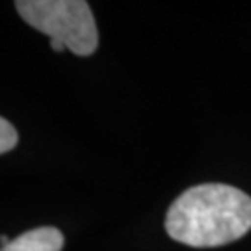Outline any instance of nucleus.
Returning a JSON list of instances; mask_svg holds the SVG:
<instances>
[{
	"label": "nucleus",
	"instance_id": "f257e3e1",
	"mask_svg": "<svg viewBox=\"0 0 251 251\" xmlns=\"http://www.w3.org/2000/svg\"><path fill=\"white\" fill-rule=\"evenodd\" d=\"M251 229V198L229 184H198L171 203L166 231L192 248L231 244Z\"/></svg>",
	"mask_w": 251,
	"mask_h": 251
},
{
	"label": "nucleus",
	"instance_id": "f03ea898",
	"mask_svg": "<svg viewBox=\"0 0 251 251\" xmlns=\"http://www.w3.org/2000/svg\"><path fill=\"white\" fill-rule=\"evenodd\" d=\"M15 8L30 26L76 56H91L99 47L95 17L84 0H19Z\"/></svg>",
	"mask_w": 251,
	"mask_h": 251
},
{
	"label": "nucleus",
	"instance_id": "7ed1b4c3",
	"mask_svg": "<svg viewBox=\"0 0 251 251\" xmlns=\"http://www.w3.org/2000/svg\"><path fill=\"white\" fill-rule=\"evenodd\" d=\"M65 238L56 227H37L19 234L0 251H62Z\"/></svg>",
	"mask_w": 251,
	"mask_h": 251
},
{
	"label": "nucleus",
	"instance_id": "20e7f679",
	"mask_svg": "<svg viewBox=\"0 0 251 251\" xmlns=\"http://www.w3.org/2000/svg\"><path fill=\"white\" fill-rule=\"evenodd\" d=\"M19 144V134L15 126L9 123L8 119L0 116V154L13 151Z\"/></svg>",
	"mask_w": 251,
	"mask_h": 251
},
{
	"label": "nucleus",
	"instance_id": "39448f33",
	"mask_svg": "<svg viewBox=\"0 0 251 251\" xmlns=\"http://www.w3.org/2000/svg\"><path fill=\"white\" fill-rule=\"evenodd\" d=\"M50 47H52V50H56V52H63L65 50V45H63L62 41H58V39H50Z\"/></svg>",
	"mask_w": 251,
	"mask_h": 251
}]
</instances>
